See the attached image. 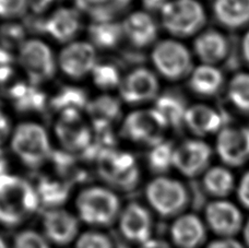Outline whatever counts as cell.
<instances>
[{
	"label": "cell",
	"instance_id": "cell-16",
	"mask_svg": "<svg viewBox=\"0 0 249 248\" xmlns=\"http://www.w3.org/2000/svg\"><path fill=\"white\" fill-rule=\"evenodd\" d=\"M158 93V79L148 69L133 70L121 82V95L127 103L136 104L151 101Z\"/></svg>",
	"mask_w": 249,
	"mask_h": 248
},
{
	"label": "cell",
	"instance_id": "cell-44",
	"mask_svg": "<svg viewBox=\"0 0 249 248\" xmlns=\"http://www.w3.org/2000/svg\"><path fill=\"white\" fill-rule=\"evenodd\" d=\"M10 132V123L8 117L0 110V144L7 139Z\"/></svg>",
	"mask_w": 249,
	"mask_h": 248
},
{
	"label": "cell",
	"instance_id": "cell-47",
	"mask_svg": "<svg viewBox=\"0 0 249 248\" xmlns=\"http://www.w3.org/2000/svg\"><path fill=\"white\" fill-rule=\"evenodd\" d=\"M242 53H243V57L247 65L249 66V30L248 32L244 35L243 41H242Z\"/></svg>",
	"mask_w": 249,
	"mask_h": 248
},
{
	"label": "cell",
	"instance_id": "cell-38",
	"mask_svg": "<svg viewBox=\"0 0 249 248\" xmlns=\"http://www.w3.org/2000/svg\"><path fill=\"white\" fill-rule=\"evenodd\" d=\"M13 248H51V245L44 234L34 230H24L17 234Z\"/></svg>",
	"mask_w": 249,
	"mask_h": 248
},
{
	"label": "cell",
	"instance_id": "cell-37",
	"mask_svg": "<svg viewBox=\"0 0 249 248\" xmlns=\"http://www.w3.org/2000/svg\"><path fill=\"white\" fill-rule=\"evenodd\" d=\"M24 29L18 23H6L0 26V46L10 52L21 48L25 43Z\"/></svg>",
	"mask_w": 249,
	"mask_h": 248
},
{
	"label": "cell",
	"instance_id": "cell-24",
	"mask_svg": "<svg viewBox=\"0 0 249 248\" xmlns=\"http://www.w3.org/2000/svg\"><path fill=\"white\" fill-rule=\"evenodd\" d=\"M224 77L221 70L212 65H201L190 73L189 88L196 94L213 96L221 90Z\"/></svg>",
	"mask_w": 249,
	"mask_h": 248
},
{
	"label": "cell",
	"instance_id": "cell-4",
	"mask_svg": "<svg viewBox=\"0 0 249 248\" xmlns=\"http://www.w3.org/2000/svg\"><path fill=\"white\" fill-rule=\"evenodd\" d=\"M11 144L17 157L30 167L41 166L53 154L46 131L37 124L18 126Z\"/></svg>",
	"mask_w": 249,
	"mask_h": 248
},
{
	"label": "cell",
	"instance_id": "cell-20",
	"mask_svg": "<svg viewBox=\"0 0 249 248\" xmlns=\"http://www.w3.org/2000/svg\"><path fill=\"white\" fill-rule=\"evenodd\" d=\"M195 53L204 65L220 63L229 54V41L223 34L215 30H208L196 38Z\"/></svg>",
	"mask_w": 249,
	"mask_h": 248
},
{
	"label": "cell",
	"instance_id": "cell-3",
	"mask_svg": "<svg viewBox=\"0 0 249 248\" xmlns=\"http://www.w3.org/2000/svg\"><path fill=\"white\" fill-rule=\"evenodd\" d=\"M161 10L163 26L176 36H191L206 24V11L197 0H172Z\"/></svg>",
	"mask_w": 249,
	"mask_h": 248
},
{
	"label": "cell",
	"instance_id": "cell-28",
	"mask_svg": "<svg viewBox=\"0 0 249 248\" xmlns=\"http://www.w3.org/2000/svg\"><path fill=\"white\" fill-rule=\"evenodd\" d=\"M185 100L177 93H164L157 100L154 109L161 115L168 127L180 128L185 124L187 112Z\"/></svg>",
	"mask_w": 249,
	"mask_h": 248
},
{
	"label": "cell",
	"instance_id": "cell-22",
	"mask_svg": "<svg viewBox=\"0 0 249 248\" xmlns=\"http://www.w3.org/2000/svg\"><path fill=\"white\" fill-rule=\"evenodd\" d=\"M213 13L224 28L242 29L249 24V0H214Z\"/></svg>",
	"mask_w": 249,
	"mask_h": 248
},
{
	"label": "cell",
	"instance_id": "cell-42",
	"mask_svg": "<svg viewBox=\"0 0 249 248\" xmlns=\"http://www.w3.org/2000/svg\"><path fill=\"white\" fill-rule=\"evenodd\" d=\"M236 193L239 203L249 210V171L242 176Z\"/></svg>",
	"mask_w": 249,
	"mask_h": 248
},
{
	"label": "cell",
	"instance_id": "cell-45",
	"mask_svg": "<svg viewBox=\"0 0 249 248\" xmlns=\"http://www.w3.org/2000/svg\"><path fill=\"white\" fill-rule=\"evenodd\" d=\"M137 248H174V247H173V245L166 241L152 237L151 240L143 243V244L139 245Z\"/></svg>",
	"mask_w": 249,
	"mask_h": 248
},
{
	"label": "cell",
	"instance_id": "cell-40",
	"mask_svg": "<svg viewBox=\"0 0 249 248\" xmlns=\"http://www.w3.org/2000/svg\"><path fill=\"white\" fill-rule=\"evenodd\" d=\"M30 6V0H0V17L18 18L23 16Z\"/></svg>",
	"mask_w": 249,
	"mask_h": 248
},
{
	"label": "cell",
	"instance_id": "cell-49",
	"mask_svg": "<svg viewBox=\"0 0 249 248\" xmlns=\"http://www.w3.org/2000/svg\"><path fill=\"white\" fill-rule=\"evenodd\" d=\"M8 171V161L2 150H0V177L7 175Z\"/></svg>",
	"mask_w": 249,
	"mask_h": 248
},
{
	"label": "cell",
	"instance_id": "cell-51",
	"mask_svg": "<svg viewBox=\"0 0 249 248\" xmlns=\"http://www.w3.org/2000/svg\"><path fill=\"white\" fill-rule=\"evenodd\" d=\"M0 248H9V246L7 245V243L4 242V240L1 236H0Z\"/></svg>",
	"mask_w": 249,
	"mask_h": 248
},
{
	"label": "cell",
	"instance_id": "cell-8",
	"mask_svg": "<svg viewBox=\"0 0 249 248\" xmlns=\"http://www.w3.org/2000/svg\"><path fill=\"white\" fill-rule=\"evenodd\" d=\"M152 60L157 69L170 80H179L193 71L190 52L176 41H163L155 46Z\"/></svg>",
	"mask_w": 249,
	"mask_h": 248
},
{
	"label": "cell",
	"instance_id": "cell-43",
	"mask_svg": "<svg viewBox=\"0 0 249 248\" xmlns=\"http://www.w3.org/2000/svg\"><path fill=\"white\" fill-rule=\"evenodd\" d=\"M204 248H246L245 245L237 241L235 237L232 238H220L217 237L216 240H213L210 243H208Z\"/></svg>",
	"mask_w": 249,
	"mask_h": 248
},
{
	"label": "cell",
	"instance_id": "cell-50",
	"mask_svg": "<svg viewBox=\"0 0 249 248\" xmlns=\"http://www.w3.org/2000/svg\"><path fill=\"white\" fill-rule=\"evenodd\" d=\"M242 235H243V244L245 245L246 248H249V219L244 223V227L242 230Z\"/></svg>",
	"mask_w": 249,
	"mask_h": 248
},
{
	"label": "cell",
	"instance_id": "cell-17",
	"mask_svg": "<svg viewBox=\"0 0 249 248\" xmlns=\"http://www.w3.org/2000/svg\"><path fill=\"white\" fill-rule=\"evenodd\" d=\"M56 134L66 149L72 152H83L92 142L91 130L80 117V113L61 114Z\"/></svg>",
	"mask_w": 249,
	"mask_h": 248
},
{
	"label": "cell",
	"instance_id": "cell-33",
	"mask_svg": "<svg viewBox=\"0 0 249 248\" xmlns=\"http://www.w3.org/2000/svg\"><path fill=\"white\" fill-rule=\"evenodd\" d=\"M228 95L235 107L249 113V73L239 72L231 79L228 87Z\"/></svg>",
	"mask_w": 249,
	"mask_h": 248
},
{
	"label": "cell",
	"instance_id": "cell-6",
	"mask_svg": "<svg viewBox=\"0 0 249 248\" xmlns=\"http://www.w3.org/2000/svg\"><path fill=\"white\" fill-rule=\"evenodd\" d=\"M97 167L102 178L118 189L132 190L139 183V170L135 159L127 152L115 149L103 151L97 158Z\"/></svg>",
	"mask_w": 249,
	"mask_h": 248
},
{
	"label": "cell",
	"instance_id": "cell-46",
	"mask_svg": "<svg viewBox=\"0 0 249 248\" xmlns=\"http://www.w3.org/2000/svg\"><path fill=\"white\" fill-rule=\"evenodd\" d=\"M53 1H56V0H33L32 8L35 13H41L45 10Z\"/></svg>",
	"mask_w": 249,
	"mask_h": 248
},
{
	"label": "cell",
	"instance_id": "cell-1",
	"mask_svg": "<svg viewBox=\"0 0 249 248\" xmlns=\"http://www.w3.org/2000/svg\"><path fill=\"white\" fill-rule=\"evenodd\" d=\"M39 206L36 189L29 181L8 174L0 177V224L18 227L31 218Z\"/></svg>",
	"mask_w": 249,
	"mask_h": 248
},
{
	"label": "cell",
	"instance_id": "cell-26",
	"mask_svg": "<svg viewBox=\"0 0 249 248\" xmlns=\"http://www.w3.org/2000/svg\"><path fill=\"white\" fill-rule=\"evenodd\" d=\"M70 190L71 184L67 180L41 178L36 188L39 205L48 210L59 209V207L68 200Z\"/></svg>",
	"mask_w": 249,
	"mask_h": 248
},
{
	"label": "cell",
	"instance_id": "cell-14",
	"mask_svg": "<svg viewBox=\"0 0 249 248\" xmlns=\"http://www.w3.org/2000/svg\"><path fill=\"white\" fill-rule=\"evenodd\" d=\"M43 232L50 243L66 246L78 238L79 221L66 210H47L43 215Z\"/></svg>",
	"mask_w": 249,
	"mask_h": 248
},
{
	"label": "cell",
	"instance_id": "cell-27",
	"mask_svg": "<svg viewBox=\"0 0 249 248\" xmlns=\"http://www.w3.org/2000/svg\"><path fill=\"white\" fill-rule=\"evenodd\" d=\"M203 188L215 199H225L235 188V178L232 172L224 166L208 168L203 176Z\"/></svg>",
	"mask_w": 249,
	"mask_h": 248
},
{
	"label": "cell",
	"instance_id": "cell-25",
	"mask_svg": "<svg viewBox=\"0 0 249 248\" xmlns=\"http://www.w3.org/2000/svg\"><path fill=\"white\" fill-rule=\"evenodd\" d=\"M10 99L19 112H42L46 107V95L34 84L16 83L9 91Z\"/></svg>",
	"mask_w": 249,
	"mask_h": 248
},
{
	"label": "cell",
	"instance_id": "cell-21",
	"mask_svg": "<svg viewBox=\"0 0 249 248\" xmlns=\"http://www.w3.org/2000/svg\"><path fill=\"white\" fill-rule=\"evenodd\" d=\"M124 36L136 48L149 46L158 36V26L154 20L144 12H135L123 23Z\"/></svg>",
	"mask_w": 249,
	"mask_h": 248
},
{
	"label": "cell",
	"instance_id": "cell-35",
	"mask_svg": "<svg viewBox=\"0 0 249 248\" xmlns=\"http://www.w3.org/2000/svg\"><path fill=\"white\" fill-rule=\"evenodd\" d=\"M52 158L56 170L66 177L68 183L72 184L73 181H82L87 178L86 172L77 167V162L70 153L57 151L52 154Z\"/></svg>",
	"mask_w": 249,
	"mask_h": 248
},
{
	"label": "cell",
	"instance_id": "cell-41",
	"mask_svg": "<svg viewBox=\"0 0 249 248\" xmlns=\"http://www.w3.org/2000/svg\"><path fill=\"white\" fill-rule=\"evenodd\" d=\"M12 61L10 52L0 46V84L7 83L11 79L13 74Z\"/></svg>",
	"mask_w": 249,
	"mask_h": 248
},
{
	"label": "cell",
	"instance_id": "cell-18",
	"mask_svg": "<svg viewBox=\"0 0 249 248\" xmlns=\"http://www.w3.org/2000/svg\"><path fill=\"white\" fill-rule=\"evenodd\" d=\"M59 65L62 71L71 78H81L96 66L95 50L91 44L73 43L60 53Z\"/></svg>",
	"mask_w": 249,
	"mask_h": 248
},
{
	"label": "cell",
	"instance_id": "cell-39",
	"mask_svg": "<svg viewBox=\"0 0 249 248\" xmlns=\"http://www.w3.org/2000/svg\"><path fill=\"white\" fill-rule=\"evenodd\" d=\"M74 248H114V245L106 234L99 231H87L78 236Z\"/></svg>",
	"mask_w": 249,
	"mask_h": 248
},
{
	"label": "cell",
	"instance_id": "cell-5",
	"mask_svg": "<svg viewBox=\"0 0 249 248\" xmlns=\"http://www.w3.org/2000/svg\"><path fill=\"white\" fill-rule=\"evenodd\" d=\"M151 207L164 218L179 216L188 205L189 196L178 180L159 177L151 181L145 190Z\"/></svg>",
	"mask_w": 249,
	"mask_h": 248
},
{
	"label": "cell",
	"instance_id": "cell-48",
	"mask_svg": "<svg viewBox=\"0 0 249 248\" xmlns=\"http://www.w3.org/2000/svg\"><path fill=\"white\" fill-rule=\"evenodd\" d=\"M144 4L146 8L149 9H159L161 8L165 4L167 1L166 0H143Z\"/></svg>",
	"mask_w": 249,
	"mask_h": 248
},
{
	"label": "cell",
	"instance_id": "cell-19",
	"mask_svg": "<svg viewBox=\"0 0 249 248\" xmlns=\"http://www.w3.org/2000/svg\"><path fill=\"white\" fill-rule=\"evenodd\" d=\"M225 115L211 106L197 104L187 108L185 124L195 135L203 137L215 134L225 126Z\"/></svg>",
	"mask_w": 249,
	"mask_h": 248
},
{
	"label": "cell",
	"instance_id": "cell-15",
	"mask_svg": "<svg viewBox=\"0 0 249 248\" xmlns=\"http://www.w3.org/2000/svg\"><path fill=\"white\" fill-rule=\"evenodd\" d=\"M170 235L176 248H201L206 245L208 228L204 221L194 213H184L173 222Z\"/></svg>",
	"mask_w": 249,
	"mask_h": 248
},
{
	"label": "cell",
	"instance_id": "cell-9",
	"mask_svg": "<svg viewBox=\"0 0 249 248\" xmlns=\"http://www.w3.org/2000/svg\"><path fill=\"white\" fill-rule=\"evenodd\" d=\"M204 223L217 237L232 238L242 233L245 222L236 205L226 199H215L206 207Z\"/></svg>",
	"mask_w": 249,
	"mask_h": 248
},
{
	"label": "cell",
	"instance_id": "cell-12",
	"mask_svg": "<svg viewBox=\"0 0 249 248\" xmlns=\"http://www.w3.org/2000/svg\"><path fill=\"white\" fill-rule=\"evenodd\" d=\"M211 158L210 145L202 140L190 139L175 148L174 166L185 176L195 177L208 170Z\"/></svg>",
	"mask_w": 249,
	"mask_h": 248
},
{
	"label": "cell",
	"instance_id": "cell-34",
	"mask_svg": "<svg viewBox=\"0 0 249 248\" xmlns=\"http://www.w3.org/2000/svg\"><path fill=\"white\" fill-rule=\"evenodd\" d=\"M174 145L168 141H163L155 147H152L148 157L151 171L154 173L167 172L174 165Z\"/></svg>",
	"mask_w": 249,
	"mask_h": 248
},
{
	"label": "cell",
	"instance_id": "cell-32",
	"mask_svg": "<svg viewBox=\"0 0 249 248\" xmlns=\"http://www.w3.org/2000/svg\"><path fill=\"white\" fill-rule=\"evenodd\" d=\"M52 107L61 114L80 113V110L88 107L87 93L79 88L65 87L57 93L52 100Z\"/></svg>",
	"mask_w": 249,
	"mask_h": 248
},
{
	"label": "cell",
	"instance_id": "cell-30",
	"mask_svg": "<svg viewBox=\"0 0 249 248\" xmlns=\"http://www.w3.org/2000/svg\"><path fill=\"white\" fill-rule=\"evenodd\" d=\"M88 112L94 128L110 127L121 116V104L112 96H101L88 104Z\"/></svg>",
	"mask_w": 249,
	"mask_h": 248
},
{
	"label": "cell",
	"instance_id": "cell-29",
	"mask_svg": "<svg viewBox=\"0 0 249 248\" xmlns=\"http://www.w3.org/2000/svg\"><path fill=\"white\" fill-rule=\"evenodd\" d=\"M77 7L93 18L94 22L112 21L128 7L131 0H74Z\"/></svg>",
	"mask_w": 249,
	"mask_h": 248
},
{
	"label": "cell",
	"instance_id": "cell-10",
	"mask_svg": "<svg viewBox=\"0 0 249 248\" xmlns=\"http://www.w3.org/2000/svg\"><path fill=\"white\" fill-rule=\"evenodd\" d=\"M20 64L34 86L50 80L55 73V59L50 47L35 39L20 48Z\"/></svg>",
	"mask_w": 249,
	"mask_h": 248
},
{
	"label": "cell",
	"instance_id": "cell-11",
	"mask_svg": "<svg viewBox=\"0 0 249 248\" xmlns=\"http://www.w3.org/2000/svg\"><path fill=\"white\" fill-rule=\"evenodd\" d=\"M215 151L229 166H242L249 160V127H229L216 137Z\"/></svg>",
	"mask_w": 249,
	"mask_h": 248
},
{
	"label": "cell",
	"instance_id": "cell-36",
	"mask_svg": "<svg viewBox=\"0 0 249 248\" xmlns=\"http://www.w3.org/2000/svg\"><path fill=\"white\" fill-rule=\"evenodd\" d=\"M93 79L95 84L103 90H109L117 86H121L118 68L114 65L99 64L92 70Z\"/></svg>",
	"mask_w": 249,
	"mask_h": 248
},
{
	"label": "cell",
	"instance_id": "cell-13",
	"mask_svg": "<svg viewBox=\"0 0 249 248\" xmlns=\"http://www.w3.org/2000/svg\"><path fill=\"white\" fill-rule=\"evenodd\" d=\"M119 231L128 242L141 245L152 238V218L139 203H130L119 214Z\"/></svg>",
	"mask_w": 249,
	"mask_h": 248
},
{
	"label": "cell",
	"instance_id": "cell-2",
	"mask_svg": "<svg viewBox=\"0 0 249 248\" xmlns=\"http://www.w3.org/2000/svg\"><path fill=\"white\" fill-rule=\"evenodd\" d=\"M121 202L108 189L92 187L83 190L77 199L80 219L92 227H109L119 215Z\"/></svg>",
	"mask_w": 249,
	"mask_h": 248
},
{
	"label": "cell",
	"instance_id": "cell-23",
	"mask_svg": "<svg viewBox=\"0 0 249 248\" xmlns=\"http://www.w3.org/2000/svg\"><path fill=\"white\" fill-rule=\"evenodd\" d=\"M80 16L72 9H58L45 20V32L59 42H68L78 34Z\"/></svg>",
	"mask_w": 249,
	"mask_h": 248
},
{
	"label": "cell",
	"instance_id": "cell-7",
	"mask_svg": "<svg viewBox=\"0 0 249 248\" xmlns=\"http://www.w3.org/2000/svg\"><path fill=\"white\" fill-rule=\"evenodd\" d=\"M167 124L157 110H138L126 118L122 135L135 142L155 147L164 141V131Z\"/></svg>",
	"mask_w": 249,
	"mask_h": 248
},
{
	"label": "cell",
	"instance_id": "cell-31",
	"mask_svg": "<svg viewBox=\"0 0 249 248\" xmlns=\"http://www.w3.org/2000/svg\"><path fill=\"white\" fill-rule=\"evenodd\" d=\"M91 41L99 48H114L124 35L123 24L117 22H94L89 28Z\"/></svg>",
	"mask_w": 249,
	"mask_h": 248
}]
</instances>
